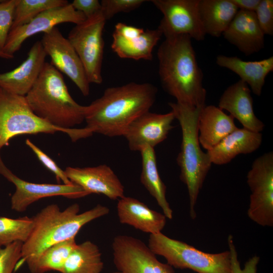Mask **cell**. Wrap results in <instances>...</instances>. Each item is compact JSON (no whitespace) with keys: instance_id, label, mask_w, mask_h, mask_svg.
Wrapping results in <instances>:
<instances>
[{"instance_id":"5b68a950","label":"cell","mask_w":273,"mask_h":273,"mask_svg":"<svg viewBox=\"0 0 273 273\" xmlns=\"http://www.w3.org/2000/svg\"><path fill=\"white\" fill-rule=\"evenodd\" d=\"M181 129L180 151L176 161L180 168L179 177L187 186L190 203V215L196 217V204L200 191L212 163L202 150L198 138V123L202 108L177 102L168 103Z\"/></svg>"},{"instance_id":"9c48e42d","label":"cell","mask_w":273,"mask_h":273,"mask_svg":"<svg viewBox=\"0 0 273 273\" xmlns=\"http://www.w3.org/2000/svg\"><path fill=\"white\" fill-rule=\"evenodd\" d=\"M251 194L247 214L262 226H273V153L255 159L247 175Z\"/></svg>"},{"instance_id":"8992f818","label":"cell","mask_w":273,"mask_h":273,"mask_svg":"<svg viewBox=\"0 0 273 273\" xmlns=\"http://www.w3.org/2000/svg\"><path fill=\"white\" fill-rule=\"evenodd\" d=\"M62 132L73 142L78 140V128L64 129L54 126L35 115L25 97L0 88V151L16 136Z\"/></svg>"},{"instance_id":"5bb4252c","label":"cell","mask_w":273,"mask_h":273,"mask_svg":"<svg viewBox=\"0 0 273 273\" xmlns=\"http://www.w3.org/2000/svg\"><path fill=\"white\" fill-rule=\"evenodd\" d=\"M86 19L85 16L76 10L71 3L48 10L28 23L11 29L3 52L12 59L24 41L32 35L47 33L61 23H72L76 25Z\"/></svg>"},{"instance_id":"d4e9b609","label":"cell","mask_w":273,"mask_h":273,"mask_svg":"<svg viewBox=\"0 0 273 273\" xmlns=\"http://www.w3.org/2000/svg\"><path fill=\"white\" fill-rule=\"evenodd\" d=\"M142 157V169L141 183L156 200L167 218H172V210L166 197V187L162 181L157 168L154 149L146 146L139 151Z\"/></svg>"},{"instance_id":"ab89813d","label":"cell","mask_w":273,"mask_h":273,"mask_svg":"<svg viewBox=\"0 0 273 273\" xmlns=\"http://www.w3.org/2000/svg\"><path fill=\"white\" fill-rule=\"evenodd\" d=\"M110 273H123V272H122V271L117 270V271H114V272H110Z\"/></svg>"},{"instance_id":"4fadbf2b","label":"cell","mask_w":273,"mask_h":273,"mask_svg":"<svg viewBox=\"0 0 273 273\" xmlns=\"http://www.w3.org/2000/svg\"><path fill=\"white\" fill-rule=\"evenodd\" d=\"M51 60L50 63L61 73L66 75L84 96L89 94V82L84 66L74 49L56 26L43 33L40 40Z\"/></svg>"},{"instance_id":"9a60e30c","label":"cell","mask_w":273,"mask_h":273,"mask_svg":"<svg viewBox=\"0 0 273 273\" xmlns=\"http://www.w3.org/2000/svg\"><path fill=\"white\" fill-rule=\"evenodd\" d=\"M175 119L173 112L157 114L147 111L134 120L127 128L124 136L129 149L140 151L148 146L154 148L164 141L173 128L171 125Z\"/></svg>"},{"instance_id":"4dcf8cb0","label":"cell","mask_w":273,"mask_h":273,"mask_svg":"<svg viewBox=\"0 0 273 273\" xmlns=\"http://www.w3.org/2000/svg\"><path fill=\"white\" fill-rule=\"evenodd\" d=\"M17 2L18 0H4L0 3V54L5 59H11L3 51L12 26Z\"/></svg>"},{"instance_id":"e0dca14e","label":"cell","mask_w":273,"mask_h":273,"mask_svg":"<svg viewBox=\"0 0 273 273\" xmlns=\"http://www.w3.org/2000/svg\"><path fill=\"white\" fill-rule=\"evenodd\" d=\"M47 56L41 41H36L31 47L27 58L19 66L0 73V88L25 97L37 80Z\"/></svg>"},{"instance_id":"7c38bea8","label":"cell","mask_w":273,"mask_h":273,"mask_svg":"<svg viewBox=\"0 0 273 273\" xmlns=\"http://www.w3.org/2000/svg\"><path fill=\"white\" fill-rule=\"evenodd\" d=\"M0 174L16 187L11 198V208L22 212L37 200L61 196L70 199L85 197L88 194L80 186L72 185L38 184L24 180L14 174L5 164L0 155Z\"/></svg>"},{"instance_id":"277c9868","label":"cell","mask_w":273,"mask_h":273,"mask_svg":"<svg viewBox=\"0 0 273 273\" xmlns=\"http://www.w3.org/2000/svg\"><path fill=\"white\" fill-rule=\"evenodd\" d=\"M25 97L33 113L54 126L70 129L84 121L85 106L75 101L62 73L48 62Z\"/></svg>"},{"instance_id":"f1b7e54d","label":"cell","mask_w":273,"mask_h":273,"mask_svg":"<svg viewBox=\"0 0 273 273\" xmlns=\"http://www.w3.org/2000/svg\"><path fill=\"white\" fill-rule=\"evenodd\" d=\"M32 217L27 216L17 218L0 216V248L15 242L25 243L33 229Z\"/></svg>"},{"instance_id":"d6a6232c","label":"cell","mask_w":273,"mask_h":273,"mask_svg":"<svg viewBox=\"0 0 273 273\" xmlns=\"http://www.w3.org/2000/svg\"><path fill=\"white\" fill-rule=\"evenodd\" d=\"M145 0H102L101 13L107 21L120 12H129L139 8Z\"/></svg>"},{"instance_id":"f35d334b","label":"cell","mask_w":273,"mask_h":273,"mask_svg":"<svg viewBox=\"0 0 273 273\" xmlns=\"http://www.w3.org/2000/svg\"><path fill=\"white\" fill-rule=\"evenodd\" d=\"M261 0H231L238 8L247 11L255 12Z\"/></svg>"},{"instance_id":"52a82bcc","label":"cell","mask_w":273,"mask_h":273,"mask_svg":"<svg viewBox=\"0 0 273 273\" xmlns=\"http://www.w3.org/2000/svg\"><path fill=\"white\" fill-rule=\"evenodd\" d=\"M147 245L156 255L163 257L167 264L175 268L190 269L198 273H231L229 250L205 253L162 233L150 235Z\"/></svg>"},{"instance_id":"4316f807","label":"cell","mask_w":273,"mask_h":273,"mask_svg":"<svg viewBox=\"0 0 273 273\" xmlns=\"http://www.w3.org/2000/svg\"><path fill=\"white\" fill-rule=\"evenodd\" d=\"M104 267L98 246L90 241L77 244L60 273H101Z\"/></svg>"},{"instance_id":"3957f363","label":"cell","mask_w":273,"mask_h":273,"mask_svg":"<svg viewBox=\"0 0 273 273\" xmlns=\"http://www.w3.org/2000/svg\"><path fill=\"white\" fill-rule=\"evenodd\" d=\"M80 206L73 204L61 211L59 206L50 204L32 217L34 226L29 238L22 247V257L16 270L22 263L34 258L51 246L75 236L86 223L109 214L106 206L98 204L79 213Z\"/></svg>"},{"instance_id":"603a6c76","label":"cell","mask_w":273,"mask_h":273,"mask_svg":"<svg viewBox=\"0 0 273 273\" xmlns=\"http://www.w3.org/2000/svg\"><path fill=\"white\" fill-rule=\"evenodd\" d=\"M216 63L237 74L254 94L260 96L267 75L273 71V57L259 61H245L240 58L218 55Z\"/></svg>"},{"instance_id":"30bf717a","label":"cell","mask_w":273,"mask_h":273,"mask_svg":"<svg viewBox=\"0 0 273 273\" xmlns=\"http://www.w3.org/2000/svg\"><path fill=\"white\" fill-rule=\"evenodd\" d=\"M162 13L158 28L165 38L187 35L203 40L206 34L200 18L199 0H152Z\"/></svg>"},{"instance_id":"6da1fadb","label":"cell","mask_w":273,"mask_h":273,"mask_svg":"<svg viewBox=\"0 0 273 273\" xmlns=\"http://www.w3.org/2000/svg\"><path fill=\"white\" fill-rule=\"evenodd\" d=\"M157 87L150 83L131 82L106 88L102 96L85 106L82 128L87 137L94 133L123 136L129 125L154 104Z\"/></svg>"},{"instance_id":"8fae6325","label":"cell","mask_w":273,"mask_h":273,"mask_svg":"<svg viewBox=\"0 0 273 273\" xmlns=\"http://www.w3.org/2000/svg\"><path fill=\"white\" fill-rule=\"evenodd\" d=\"M112 248L114 263L123 273H174L172 266L158 260L138 238L118 235L113 239Z\"/></svg>"},{"instance_id":"484cf974","label":"cell","mask_w":273,"mask_h":273,"mask_svg":"<svg viewBox=\"0 0 273 273\" xmlns=\"http://www.w3.org/2000/svg\"><path fill=\"white\" fill-rule=\"evenodd\" d=\"M162 35L158 28L156 29L144 30L139 37L129 40L113 33L111 47L112 51L121 58L152 60L153 50Z\"/></svg>"},{"instance_id":"ba28073f","label":"cell","mask_w":273,"mask_h":273,"mask_svg":"<svg viewBox=\"0 0 273 273\" xmlns=\"http://www.w3.org/2000/svg\"><path fill=\"white\" fill-rule=\"evenodd\" d=\"M106 21L101 11L83 22L76 24L67 37L84 66L89 83L100 84L103 81V32Z\"/></svg>"},{"instance_id":"2e32d148","label":"cell","mask_w":273,"mask_h":273,"mask_svg":"<svg viewBox=\"0 0 273 273\" xmlns=\"http://www.w3.org/2000/svg\"><path fill=\"white\" fill-rule=\"evenodd\" d=\"M64 171L72 183L81 187L88 195L102 194L114 200L124 196L122 184L106 164L83 168L67 167Z\"/></svg>"},{"instance_id":"d590c367","label":"cell","mask_w":273,"mask_h":273,"mask_svg":"<svg viewBox=\"0 0 273 273\" xmlns=\"http://www.w3.org/2000/svg\"><path fill=\"white\" fill-rule=\"evenodd\" d=\"M228 243L230 253L231 273H257L259 257L256 255L252 257L246 262L244 268L242 269L231 235H230L228 238Z\"/></svg>"},{"instance_id":"b9f144b4","label":"cell","mask_w":273,"mask_h":273,"mask_svg":"<svg viewBox=\"0 0 273 273\" xmlns=\"http://www.w3.org/2000/svg\"><path fill=\"white\" fill-rule=\"evenodd\" d=\"M4 0H0V3H2Z\"/></svg>"},{"instance_id":"7402d4cb","label":"cell","mask_w":273,"mask_h":273,"mask_svg":"<svg viewBox=\"0 0 273 273\" xmlns=\"http://www.w3.org/2000/svg\"><path fill=\"white\" fill-rule=\"evenodd\" d=\"M234 118L218 107L205 105L201 109L198 123L200 144L210 150L223 138L236 129Z\"/></svg>"},{"instance_id":"60d3db41","label":"cell","mask_w":273,"mask_h":273,"mask_svg":"<svg viewBox=\"0 0 273 273\" xmlns=\"http://www.w3.org/2000/svg\"><path fill=\"white\" fill-rule=\"evenodd\" d=\"M0 58L4 59L3 56L1 54H0Z\"/></svg>"},{"instance_id":"d6986e66","label":"cell","mask_w":273,"mask_h":273,"mask_svg":"<svg viewBox=\"0 0 273 273\" xmlns=\"http://www.w3.org/2000/svg\"><path fill=\"white\" fill-rule=\"evenodd\" d=\"M251 92L248 85L239 80L224 91L220 98L218 107L228 111L244 128L260 132L264 124L254 114Z\"/></svg>"},{"instance_id":"44dd1931","label":"cell","mask_w":273,"mask_h":273,"mask_svg":"<svg viewBox=\"0 0 273 273\" xmlns=\"http://www.w3.org/2000/svg\"><path fill=\"white\" fill-rule=\"evenodd\" d=\"M262 141L260 132L245 128L232 131L207 153L212 164L224 165L239 154L251 153L257 150Z\"/></svg>"},{"instance_id":"83f0119b","label":"cell","mask_w":273,"mask_h":273,"mask_svg":"<svg viewBox=\"0 0 273 273\" xmlns=\"http://www.w3.org/2000/svg\"><path fill=\"white\" fill-rule=\"evenodd\" d=\"M77 245L75 238L56 243L25 262L31 273H44L52 270L61 272L65 261Z\"/></svg>"},{"instance_id":"ac0fdd59","label":"cell","mask_w":273,"mask_h":273,"mask_svg":"<svg viewBox=\"0 0 273 273\" xmlns=\"http://www.w3.org/2000/svg\"><path fill=\"white\" fill-rule=\"evenodd\" d=\"M222 35L246 56L257 53L264 47V34L254 12L239 10Z\"/></svg>"},{"instance_id":"ffe728a7","label":"cell","mask_w":273,"mask_h":273,"mask_svg":"<svg viewBox=\"0 0 273 273\" xmlns=\"http://www.w3.org/2000/svg\"><path fill=\"white\" fill-rule=\"evenodd\" d=\"M119 222L151 234L161 233L166 223V217L161 213L150 209L139 200L124 196L117 205Z\"/></svg>"},{"instance_id":"74e56055","label":"cell","mask_w":273,"mask_h":273,"mask_svg":"<svg viewBox=\"0 0 273 273\" xmlns=\"http://www.w3.org/2000/svg\"><path fill=\"white\" fill-rule=\"evenodd\" d=\"M144 31V29L143 28L119 22L115 25L113 33L125 39L129 40L139 37Z\"/></svg>"},{"instance_id":"1f68e13d","label":"cell","mask_w":273,"mask_h":273,"mask_svg":"<svg viewBox=\"0 0 273 273\" xmlns=\"http://www.w3.org/2000/svg\"><path fill=\"white\" fill-rule=\"evenodd\" d=\"M23 243L15 242L0 248V273H13L22 257Z\"/></svg>"},{"instance_id":"8d00e7d4","label":"cell","mask_w":273,"mask_h":273,"mask_svg":"<svg viewBox=\"0 0 273 273\" xmlns=\"http://www.w3.org/2000/svg\"><path fill=\"white\" fill-rule=\"evenodd\" d=\"M73 7L89 18L101 11V2L98 0H74L71 3Z\"/></svg>"},{"instance_id":"cb8c5ba5","label":"cell","mask_w":273,"mask_h":273,"mask_svg":"<svg viewBox=\"0 0 273 273\" xmlns=\"http://www.w3.org/2000/svg\"><path fill=\"white\" fill-rule=\"evenodd\" d=\"M198 10L206 35L218 37L229 27L239 9L231 0H199Z\"/></svg>"},{"instance_id":"836d02e7","label":"cell","mask_w":273,"mask_h":273,"mask_svg":"<svg viewBox=\"0 0 273 273\" xmlns=\"http://www.w3.org/2000/svg\"><path fill=\"white\" fill-rule=\"evenodd\" d=\"M26 144L35 154L38 159L50 171L53 173L59 182L62 181L63 184H73L67 177L64 170L59 167L57 163L50 156L46 154L40 148L34 144L29 139H26Z\"/></svg>"},{"instance_id":"7a4b0ae2","label":"cell","mask_w":273,"mask_h":273,"mask_svg":"<svg viewBox=\"0 0 273 273\" xmlns=\"http://www.w3.org/2000/svg\"><path fill=\"white\" fill-rule=\"evenodd\" d=\"M161 85L176 102L193 107L205 105L203 74L198 64L192 38L187 35L165 38L158 48Z\"/></svg>"},{"instance_id":"e575fe53","label":"cell","mask_w":273,"mask_h":273,"mask_svg":"<svg viewBox=\"0 0 273 273\" xmlns=\"http://www.w3.org/2000/svg\"><path fill=\"white\" fill-rule=\"evenodd\" d=\"M260 29L264 35H273V1L261 0L255 12Z\"/></svg>"},{"instance_id":"f546056e","label":"cell","mask_w":273,"mask_h":273,"mask_svg":"<svg viewBox=\"0 0 273 273\" xmlns=\"http://www.w3.org/2000/svg\"><path fill=\"white\" fill-rule=\"evenodd\" d=\"M69 3L66 0H18L11 29L28 23L45 11Z\"/></svg>"}]
</instances>
